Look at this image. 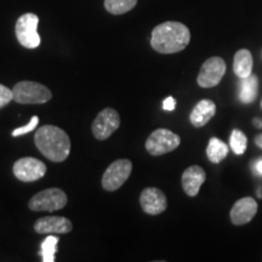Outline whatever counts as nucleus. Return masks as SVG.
I'll use <instances>...</instances> for the list:
<instances>
[{
	"instance_id": "a211bd4d",
	"label": "nucleus",
	"mask_w": 262,
	"mask_h": 262,
	"mask_svg": "<svg viewBox=\"0 0 262 262\" xmlns=\"http://www.w3.org/2000/svg\"><path fill=\"white\" fill-rule=\"evenodd\" d=\"M228 155V147L221 140L211 137L209 141L208 148H206V156L211 163L219 164L222 162Z\"/></svg>"
},
{
	"instance_id": "412c9836",
	"label": "nucleus",
	"mask_w": 262,
	"mask_h": 262,
	"mask_svg": "<svg viewBox=\"0 0 262 262\" xmlns=\"http://www.w3.org/2000/svg\"><path fill=\"white\" fill-rule=\"evenodd\" d=\"M229 145H231V148L235 155H244L248 146L247 136L241 130H233L231 134V137H229Z\"/></svg>"
},
{
	"instance_id": "f257e3e1",
	"label": "nucleus",
	"mask_w": 262,
	"mask_h": 262,
	"mask_svg": "<svg viewBox=\"0 0 262 262\" xmlns=\"http://www.w3.org/2000/svg\"><path fill=\"white\" fill-rule=\"evenodd\" d=\"M191 32L181 22L168 21L157 26L150 37V45L159 54H176L187 48Z\"/></svg>"
},
{
	"instance_id": "2eb2a0df",
	"label": "nucleus",
	"mask_w": 262,
	"mask_h": 262,
	"mask_svg": "<svg viewBox=\"0 0 262 262\" xmlns=\"http://www.w3.org/2000/svg\"><path fill=\"white\" fill-rule=\"evenodd\" d=\"M216 113V106L211 100H202L195 104L189 116L192 125L195 127L205 126Z\"/></svg>"
},
{
	"instance_id": "c85d7f7f",
	"label": "nucleus",
	"mask_w": 262,
	"mask_h": 262,
	"mask_svg": "<svg viewBox=\"0 0 262 262\" xmlns=\"http://www.w3.org/2000/svg\"><path fill=\"white\" fill-rule=\"evenodd\" d=\"M261 54H262V52H261Z\"/></svg>"
},
{
	"instance_id": "f8f14e48",
	"label": "nucleus",
	"mask_w": 262,
	"mask_h": 262,
	"mask_svg": "<svg viewBox=\"0 0 262 262\" xmlns=\"http://www.w3.org/2000/svg\"><path fill=\"white\" fill-rule=\"evenodd\" d=\"M257 203L251 196L238 199L231 209V221L235 226H242L248 224L254 219L257 212Z\"/></svg>"
},
{
	"instance_id": "bb28decb",
	"label": "nucleus",
	"mask_w": 262,
	"mask_h": 262,
	"mask_svg": "<svg viewBox=\"0 0 262 262\" xmlns=\"http://www.w3.org/2000/svg\"><path fill=\"white\" fill-rule=\"evenodd\" d=\"M256 170L260 173H262V159L258 160V162L256 163Z\"/></svg>"
},
{
	"instance_id": "5701e85b",
	"label": "nucleus",
	"mask_w": 262,
	"mask_h": 262,
	"mask_svg": "<svg viewBox=\"0 0 262 262\" xmlns=\"http://www.w3.org/2000/svg\"><path fill=\"white\" fill-rule=\"evenodd\" d=\"M12 100H14L12 90H10L9 88L5 86V85L0 84V108L8 106Z\"/></svg>"
},
{
	"instance_id": "6e6552de",
	"label": "nucleus",
	"mask_w": 262,
	"mask_h": 262,
	"mask_svg": "<svg viewBox=\"0 0 262 262\" xmlns=\"http://www.w3.org/2000/svg\"><path fill=\"white\" fill-rule=\"evenodd\" d=\"M226 73V62L221 57H210L203 63L196 83L199 86L209 89L217 85Z\"/></svg>"
},
{
	"instance_id": "dca6fc26",
	"label": "nucleus",
	"mask_w": 262,
	"mask_h": 262,
	"mask_svg": "<svg viewBox=\"0 0 262 262\" xmlns=\"http://www.w3.org/2000/svg\"><path fill=\"white\" fill-rule=\"evenodd\" d=\"M254 60L251 52L247 49L238 50L234 55L233 71L239 78H247L253 72Z\"/></svg>"
},
{
	"instance_id": "1a4fd4ad",
	"label": "nucleus",
	"mask_w": 262,
	"mask_h": 262,
	"mask_svg": "<svg viewBox=\"0 0 262 262\" xmlns=\"http://www.w3.org/2000/svg\"><path fill=\"white\" fill-rule=\"evenodd\" d=\"M47 173V165L37 158L25 157L16 160L14 164V175L24 182H34L44 178Z\"/></svg>"
},
{
	"instance_id": "9d476101",
	"label": "nucleus",
	"mask_w": 262,
	"mask_h": 262,
	"mask_svg": "<svg viewBox=\"0 0 262 262\" xmlns=\"http://www.w3.org/2000/svg\"><path fill=\"white\" fill-rule=\"evenodd\" d=\"M120 125V117L113 108H104L93 123V134L97 140H107Z\"/></svg>"
},
{
	"instance_id": "393cba45",
	"label": "nucleus",
	"mask_w": 262,
	"mask_h": 262,
	"mask_svg": "<svg viewBox=\"0 0 262 262\" xmlns=\"http://www.w3.org/2000/svg\"><path fill=\"white\" fill-rule=\"evenodd\" d=\"M255 143H256V146L262 148V134H260V135H257L256 137H255Z\"/></svg>"
},
{
	"instance_id": "4468645a",
	"label": "nucleus",
	"mask_w": 262,
	"mask_h": 262,
	"mask_svg": "<svg viewBox=\"0 0 262 262\" xmlns=\"http://www.w3.org/2000/svg\"><path fill=\"white\" fill-rule=\"evenodd\" d=\"M206 179V173L203 168L198 165H192L182 173V187L186 194L195 196L199 193L202 185Z\"/></svg>"
},
{
	"instance_id": "0eeeda50",
	"label": "nucleus",
	"mask_w": 262,
	"mask_h": 262,
	"mask_svg": "<svg viewBox=\"0 0 262 262\" xmlns=\"http://www.w3.org/2000/svg\"><path fill=\"white\" fill-rule=\"evenodd\" d=\"M133 171V164L129 159H118L106 169L102 176V187L110 192L119 189Z\"/></svg>"
},
{
	"instance_id": "4be33fe9",
	"label": "nucleus",
	"mask_w": 262,
	"mask_h": 262,
	"mask_svg": "<svg viewBox=\"0 0 262 262\" xmlns=\"http://www.w3.org/2000/svg\"><path fill=\"white\" fill-rule=\"evenodd\" d=\"M38 123H39V118L37 116H33L31 122H29L28 124H26L25 126H21V127H17V129H15L14 131H12L11 135L14 137L26 135V134L31 133V131H34L35 127L38 126Z\"/></svg>"
},
{
	"instance_id": "ddd939ff",
	"label": "nucleus",
	"mask_w": 262,
	"mask_h": 262,
	"mask_svg": "<svg viewBox=\"0 0 262 262\" xmlns=\"http://www.w3.org/2000/svg\"><path fill=\"white\" fill-rule=\"evenodd\" d=\"M73 228L72 222L63 216H47L34 224L35 232L39 234H66Z\"/></svg>"
},
{
	"instance_id": "423d86ee",
	"label": "nucleus",
	"mask_w": 262,
	"mask_h": 262,
	"mask_svg": "<svg viewBox=\"0 0 262 262\" xmlns=\"http://www.w3.org/2000/svg\"><path fill=\"white\" fill-rule=\"evenodd\" d=\"M181 143V139L168 129H157L146 141V149L152 156H163L175 150Z\"/></svg>"
},
{
	"instance_id": "39448f33",
	"label": "nucleus",
	"mask_w": 262,
	"mask_h": 262,
	"mask_svg": "<svg viewBox=\"0 0 262 262\" xmlns=\"http://www.w3.org/2000/svg\"><path fill=\"white\" fill-rule=\"evenodd\" d=\"M67 205V194L60 188H48L35 194L28 203L32 211H56Z\"/></svg>"
},
{
	"instance_id": "cd10ccee",
	"label": "nucleus",
	"mask_w": 262,
	"mask_h": 262,
	"mask_svg": "<svg viewBox=\"0 0 262 262\" xmlns=\"http://www.w3.org/2000/svg\"><path fill=\"white\" fill-rule=\"evenodd\" d=\"M261 108H262V100H261Z\"/></svg>"
},
{
	"instance_id": "aec40b11",
	"label": "nucleus",
	"mask_w": 262,
	"mask_h": 262,
	"mask_svg": "<svg viewBox=\"0 0 262 262\" xmlns=\"http://www.w3.org/2000/svg\"><path fill=\"white\" fill-rule=\"evenodd\" d=\"M57 243H58V237L54 234L48 235L44 239V242L41 243L40 249V255L44 262H54L55 261V255L57 251Z\"/></svg>"
},
{
	"instance_id": "f03ea898",
	"label": "nucleus",
	"mask_w": 262,
	"mask_h": 262,
	"mask_svg": "<svg viewBox=\"0 0 262 262\" xmlns=\"http://www.w3.org/2000/svg\"><path fill=\"white\" fill-rule=\"evenodd\" d=\"M35 146L51 162H63L71 153V140L66 131L54 125L39 127L34 136Z\"/></svg>"
},
{
	"instance_id": "f3484780",
	"label": "nucleus",
	"mask_w": 262,
	"mask_h": 262,
	"mask_svg": "<svg viewBox=\"0 0 262 262\" xmlns=\"http://www.w3.org/2000/svg\"><path fill=\"white\" fill-rule=\"evenodd\" d=\"M257 77L250 74L247 78H241L239 81V98L243 103H251L257 96Z\"/></svg>"
},
{
	"instance_id": "b1692460",
	"label": "nucleus",
	"mask_w": 262,
	"mask_h": 262,
	"mask_svg": "<svg viewBox=\"0 0 262 262\" xmlns=\"http://www.w3.org/2000/svg\"><path fill=\"white\" fill-rule=\"evenodd\" d=\"M175 108H176V100L173 97L169 96L163 101V110L171 112V111L175 110Z\"/></svg>"
},
{
	"instance_id": "a878e982",
	"label": "nucleus",
	"mask_w": 262,
	"mask_h": 262,
	"mask_svg": "<svg viewBox=\"0 0 262 262\" xmlns=\"http://www.w3.org/2000/svg\"><path fill=\"white\" fill-rule=\"evenodd\" d=\"M254 124H255V126L258 127V129H261V127H262V119H258V118H255V119H254Z\"/></svg>"
},
{
	"instance_id": "9b49d317",
	"label": "nucleus",
	"mask_w": 262,
	"mask_h": 262,
	"mask_svg": "<svg viewBox=\"0 0 262 262\" xmlns=\"http://www.w3.org/2000/svg\"><path fill=\"white\" fill-rule=\"evenodd\" d=\"M140 204L146 214L159 215L166 210L168 202L165 194L159 188L148 187L141 193Z\"/></svg>"
},
{
	"instance_id": "20e7f679",
	"label": "nucleus",
	"mask_w": 262,
	"mask_h": 262,
	"mask_svg": "<svg viewBox=\"0 0 262 262\" xmlns=\"http://www.w3.org/2000/svg\"><path fill=\"white\" fill-rule=\"evenodd\" d=\"M38 24V16L32 12L19 16L15 26V33L18 42L24 48L35 49L40 45L41 39L37 31Z\"/></svg>"
},
{
	"instance_id": "7ed1b4c3",
	"label": "nucleus",
	"mask_w": 262,
	"mask_h": 262,
	"mask_svg": "<svg viewBox=\"0 0 262 262\" xmlns=\"http://www.w3.org/2000/svg\"><path fill=\"white\" fill-rule=\"evenodd\" d=\"M14 101L21 104H41L51 100L52 94L45 85L35 81H19L12 89Z\"/></svg>"
},
{
	"instance_id": "6ab92c4d",
	"label": "nucleus",
	"mask_w": 262,
	"mask_h": 262,
	"mask_svg": "<svg viewBox=\"0 0 262 262\" xmlns=\"http://www.w3.org/2000/svg\"><path fill=\"white\" fill-rule=\"evenodd\" d=\"M137 0H104V8L110 14L123 15L133 10Z\"/></svg>"
}]
</instances>
